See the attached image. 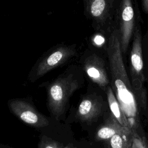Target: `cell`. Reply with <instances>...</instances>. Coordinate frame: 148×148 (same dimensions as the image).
<instances>
[{"label":"cell","instance_id":"8fae6325","mask_svg":"<svg viewBox=\"0 0 148 148\" xmlns=\"http://www.w3.org/2000/svg\"><path fill=\"white\" fill-rule=\"evenodd\" d=\"M105 93L109 107L112 113V116L114 117L121 125L130 129L127 120L122 111L120 104L117 101L110 86L107 87Z\"/></svg>","mask_w":148,"mask_h":148},{"label":"cell","instance_id":"5bb4252c","mask_svg":"<svg viewBox=\"0 0 148 148\" xmlns=\"http://www.w3.org/2000/svg\"><path fill=\"white\" fill-rule=\"evenodd\" d=\"M109 35L101 32H95V34L91 37L90 47L106 53Z\"/></svg>","mask_w":148,"mask_h":148},{"label":"cell","instance_id":"9a60e30c","mask_svg":"<svg viewBox=\"0 0 148 148\" xmlns=\"http://www.w3.org/2000/svg\"><path fill=\"white\" fill-rule=\"evenodd\" d=\"M142 46L143 60V74L145 81L148 82V30L142 36Z\"/></svg>","mask_w":148,"mask_h":148},{"label":"cell","instance_id":"7c38bea8","mask_svg":"<svg viewBox=\"0 0 148 148\" xmlns=\"http://www.w3.org/2000/svg\"><path fill=\"white\" fill-rule=\"evenodd\" d=\"M125 128H127L121 125L114 117L111 116L106 123L98 130L96 133V138L98 140H109L113 135Z\"/></svg>","mask_w":148,"mask_h":148},{"label":"cell","instance_id":"9c48e42d","mask_svg":"<svg viewBox=\"0 0 148 148\" xmlns=\"http://www.w3.org/2000/svg\"><path fill=\"white\" fill-rule=\"evenodd\" d=\"M8 104L12 113L25 124L35 128L41 130L48 126L51 121V117L42 114L25 99H12Z\"/></svg>","mask_w":148,"mask_h":148},{"label":"cell","instance_id":"52a82bcc","mask_svg":"<svg viewBox=\"0 0 148 148\" xmlns=\"http://www.w3.org/2000/svg\"><path fill=\"white\" fill-rule=\"evenodd\" d=\"M38 148H78L71 126L52 118L50 124L40 130Z\"/></svg>","mask_w":148,"mask_h":148},{"label":"cell","instance_id":"277c9868","mask_svg":"<svg viewBox=\"0 0 148 148\" xmlns=\"http://www.w3.org/2000/svg\"><path fill=\"white\" fill-rule=\"evenodd\" d=\"M77 45L60 43L50 48L35 62L28 75L30 82H35L53 69L64 65L77 57Z\"/></svg>","mask_w":148,"mask_h":148},{"label":"cell","instance_id":"6da1fadb","mask_svg":"<svg viewBox=\"0 0 148 148\" xmlns=\"http://www.w3.org/2000/svg\"><path fill=\"white\" fill-rule=\"evenodd\" d=\"M106 55L109 64L111 88L130 129L139 134L140 122L138 104L142 103L132 86L121 50L118 32L115 27L109 36Z\"/></svg>","mask_w":148,"mask_h":148},{"label":"cell","instance_id":"5b68a950","mask_svg":"<svg viewBox=\"0 0 148 148\" xmlns=\"http://www.w3.org/2000/svg\"><path fill=\"white\" fill-rule=\"evenodd\" d=\"M79 65L84 76L105 92L110 86L109 64L106 53L92 47L86 49L79 58Z\"/></svg>","mask_w":148,"mask_h":148},{"label":"cell","instance_id":"ac0fdd59","mask_svg":"<svg viewBox=\"0 0 148 148\" xmlns=\"http://www.w3.org/2000/svg\"><path fill=\"white\" fill-rule=\"evenodd\" d=\"M0 148H9V147H7L6 146H1Z\"/></svg>","mask_w":148,"mask_h":148},{"label":"cell","instance_id":"7a4b0ae2","mask_svg":"<svg viewBox=\"0 0 148 148\" xmlns=\"http://www.w3.org/2000/svg\"><path fill=\"white\" fill-rule=\"evenodd\" d=\"M84 74L80 65L68 66L61 73L45 84L47 105L51 117L63 120L69 108V101L73 93L82 87Z\"/></svg>","mask_w":148,"mask_h":148},{"label":"cell","instance_id":"4fadbf2b","mask_svg":"<svg viewBox=\"0 0 148 148\" xmlns=\"http://www.w3.org/2000/svg\"><path fill=\"white\" fill-rule=\"evenodd\" d=\"M108 140L109 148H132V131L125 128L113 135Z\"/></svg>","mask_w":148,"mask_h":148},{"label":"cell","instance_id":"30bf717a","mask_svg":"<svg viewBox=\"0 0 148 148\" xmlns=\"http://www.w3.org/2000/svg\"><path fill=\"white\" fill-rule=\"evenodd\" d=\"M102 103L101 95L92 88H89L79 104L76 112L77 119L85 122L94 120L99 114Z\"/></svg>","mask_w":148,"mask_h":148},{"label":"cell","instance_id":"2e32d148","mask_svg":"<svg viewBox=\"0 0 148 148\" xmlns=\"http://www.w3.org/2000/svg\"><path fill=\"white\" fill-rule=\"evenodd\" d=\"M132 148H148V142L136 132L132 131Z\"/></svg>","mask_w":148,"mask_h":148},{"label":"cell","instance_id":"ba28073f","mask_svg":"<svg viewBox=\"0 0 148 148\" xmlns=\"http://www.w3.org/2000/svg\"><path fill=\"white\" fill-rule=\"evenodd\" d=\"M141 23L138 24L132 38L129 55V76L131 82L137 94L142 98L146 97L144 87L145 78L143 74L142 55V32Z\"/></svg>","mask_w":148,"mask_h":148},{"label":"cell","instance_id":"e0dca14e","mask_svg":"<svg viewBox=\"0 0 148 148\" xmlns=\"http://www.w3.org/2000/svg\"><path fill=\"white\" fill-rule=\"evenodd\" d=\"M141 6L143 12L148 14V0H140Z\"/></svg>","mask_w":148,"mask_h":148},{"label":"cell","instance_id":"8992f818","mask_svg":"<svg viewBox=\"0 0 148 148\" xmlns=\"http://www.w3.org/2000/svg\"><path fill=\"white\" fill-rule=\"evenodd\" d=\"M120 0H83L84 14L95 32L110 34Z\"/></svg>","mask_w":148,"mask_h":148},{"label":"cell","instance_id":"3957f363","mask_svg":"<svg viewBox=\"0 0 148 148\" xmlns=\"http://www.w3.org/2000/svg\"><path fill=\"white\" fill-rule=\"evenodd\" d=\"M137 0H120L114 17V25L117 29L123 56L126 55L135 31L142 23Z\"/></svg>","mask_w":148,"mask_h":148}]
</instances>
